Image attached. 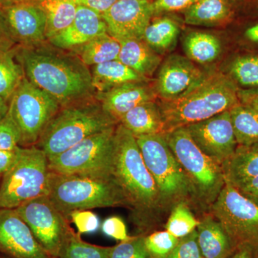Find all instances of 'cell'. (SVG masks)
<instances>
[{
    "instance_id": "d4e9b609",
    "label": "cell",
    "mask_w": 258,
    "mask_h": 258,
    "mask_svg": "<svg viewBox=\"0 0 258 258\" xmlns=\"http://www.w3.org/2000/svg\"><path fill=\"white\" fill-rule=\"evenodd\" d=\"M185 56L194 62L211 64L222 55L220 39L211 32L195 30L186 33L182 42Z\"/></svg>"
},
{
    "instance_id": "30bf717a",
    "label": "cell",
    "mask_w": 258,
    "mask_h": 258,
    "mask_svg": "<svg viewBox=\"0 0 258 258\" xmlns=\"http://www.w3.org/2000/svg\"><path fill=\"white\" fill-rule=\"evenodd\" d=\"M210 213L220 222L235 249L258 245V206L228 181H226Z\"/></svg>"
},
{
    "instance_id": "8fae6325",
    "label": "cell",
    "mask_w": 258,
    "mask_h": 258,
    "mask_svg": "<svg viewBox=\"0 0 258 258\" xmlns=\"http://www.w3.org/2000/svg\"><path fill=\"white\" fill-rule=\"evenodd\" d=\"M116 125L93 134L66 152L48 159L49 169L60 174L111 173L112 151Z\"/></svg>"
},
{
    "instance_id": "bcb514c9",
    "label": "cell",
    "mask_w": 258,
    "mask_h": 258,
    "mask_svg": "<svg viewBox=\"0 0 258 258\" xmlns=\"http://www.w3.org/2000/svg\"><path fill=\"white\" fill-rule=\"evenodd\" d=\"M19 148L14 151L0 150V175H3L14 164L18 157Z\"/></svg>"
},
{
    "instance_id": "db71d44e",
    "label": "cell",
    "mask_w": 258,
    "mask_h": 258,
    "mask_svg": "<svg viewBox=\"0 0 258 258\" xmlns=\"http://www.w3.org/2000/svg\"><path fill=\"white\" fill-rule=\"evenodd\" d=\"M231 2H233V3H241V2H243L244 0H230Z\"/></svg>"
},
{
    "instance_id": "8992f818",
    "label": "cell",
    "mask_w": 258,
    "mask_h": 258,
    "mask_svg": "<svg viewBox=\"0 0 258 258\" xmlns=\"http://www.w3.org/2000/svg\"><path fill=\"white\" fill-rule=\"evenodd\" d=\"M164 135L189 183L193 211L210 213L225 184L222 166L199 149L185 128Z\"/></svg>"
},
{
    "instance_id": "cb8c5ba5",
    "label": "cell",
    "mask_w": 258,
    "mask_h": 258,
    "mask_svg": "<svg viewBox=\"0 0 258 258\" xmlns=\"http://www.w3.org/2000/svg\"><path fill=\"white\" fill-rule=\"evenodd\" d=\"M119 123L135 137L164 134V121L157 101L142 103L130 110Z\"/></svg>"
},
{
    "instance_id": "484cf974",
    "label": "cell",
    "mask_w": 258,
    "mask_h": 258,
    "mask_svg": "<svg viewBox=\"0 0 258 258\" xmlns=\"http://www.w3.org/2000/svg\"><path fill=\"white\" fill-rule=\"evenodd\" d=\"M179 22L172 17H153L146 28L143 40L159 55H164L175 47L181 32Z\"/></svg>"
},
{
    "instance_id": "3957f363",
    "label": "cell",
    "mask_w": 258,
    "mask_h": 258,
    "mask_svg": "<svg viewBox=\"0 0 258 258\" xmlns=\"http://www.w3.org/2000/svg\"><path fill=\"white\" fill-rule=\"evenodd\" d=\"M239 89L227 74L208 72L182 96L171 101H158L164 134L230 111L240 103Z\"/></svg>"
},
{
    "instance_id": "d6986e66",
    "label": "cell",
    "mask_w": 258,
    "mask_h": 258,
    "mask_svg": "<svg viewBox=\"0 0 258 258\" xmlns=\"http://www.w3.org/2000/svg\"><path fill=\"white\" fill-rule=\"evenodd\" d=\"M95 97L105 111L118 123L130 110L142 103L157 99L153 85L146 81L125 83L106 92L96 93Z\"/></svg>"
},
{
    "instance_id": "44dd1931",
    "label": "cell",
    "mask_w": 258,
    "mask_h": 258,
    "mask_svg": "<svg viewBox=\"0 0 258 258\" xmlns=\"http://www.w3.org/2000/svg\"><path fill=\"white\" fill-rule=\"evenodd\" d=\"M235 18L230 0H198L184 11V21L193 26H223Z\"/></svg>"
},
{
    "instance_id": "9c48e42d",
    "label": "cell",
    "mask_w": 258,
    "mask_h": 258,
    "mask_svg": "<svg viewBox=\"0 0 258 258\" xmlns=\"http://www.w3.org/2000/svg\"><path fill=\"white\" fill-rule=\"evenodd\" d=\"M60 108L53 97L25 76L10 98L8 111L20 133V147L35 146Z\"/></svg>"
},
{
    "instance_id": "ac0fdd59",
    "label": "cell",
    "mask_w": 258,
    "mask_h": 258,
    "mask_svg": "<svg viewBox=\"0 0 258 258\" xmlns=\"http://www.w3.org/2000/svg\"><path fill=\"white\" fill-rule=\"evenodd\" d=\"M106 24L99 13L78 5L72 23L48 42L57 48L74 51L98 35L106 33Z\"/></svg>"
},
{
    "instance_id": "f6af8a7d",
    "label": "cell",
    "mask_w": 258,
    "mask_h": 258,
    "mask_svg": "<svg viewBox=\"0 0 258 258\" xmlns=\"http://www.w3.org/2000/svg\"><path fill=\"white\" fill-rule=\"evenodd\" d=\"M117 0H75L77 5L86 7L101 15L111 8Z\"/></svg>"
},
{
    "instance_id": "d6a6232c",
    "label": "cell",
    "mask_w": 258,
    "mask_h": 258,
    "mask_svg": "<svg viewBox=\"0 0 258 258\" xmlns=\"http://www.w3.org/2000/svg\"><path fill=\"white\" fill-rule=\"evenodd\" d=\"M192 211L187 204L180 203L176 205L168 216L166 230L178 239L186 237L196 230L200 221Z\"/></svg>"
},
{
    "instance_id": "8d00e7d4",
    "label": "cell",
    "mask_w": 258,
    "mask_h": 258,
    "mask_svg": "<svg viewBox=\"0 0 258 258\" xmlns=\"http://www.w3.org/2000/svg\"><path fill=\"white\" fill-rule=\"evenodd\" d=\"M20 143L18 129L8 112L0 118V150H16Z\"/></svg>"
},
{
    "instance_id": "7bdbcfd3",
    "label": "cell",
    "mask_w": 258,
    "mask_h": 258,
    "mask_svg": "<svg viewBox=\"0 0 258 258\" xmlns=\"http://www.w3.org/2000/svg\"><path fill=\"white\" fill-rule=\"evenodd\" d=\"M236 189L258 206V176L235 185Z\"/></svg>"
},
{
    "instance_id": "f1b7e54d",
    "label": "cell",
    "mask_w": 258,
    "mask_h": 258,
    "mask_svg": "<svg viewBox=\"0 0 258 258\" xmlns=\"http://www.w3.org/2000/svg\"><path fill=\"white\" fill-rule=\"evenodd\" d=\"M120 50V42L108 32L98 35L87 43L73 51L88 67H92L117 60Z\"/></svg>"
},
{
    "instance_id": "11a10c76",
    "label": "cell",
    "mask_w": 258,
    "mask_h": 258,
    "mask_svg": "<svg viewBox=\"0 0 258 258\" xmlns=\"http://www.w3.org/2000/svg\"><path fill=\"white\" fill-rule=\"evenodd\" d=\"M0 258H10V257H8V256H6V255H1V254H0Z\"/></svg>"
},
{
    "instance_id": "f907efd6",
    "label": "cell",
    "mask_w": 258,
    "mask_h": 258,
    "mask_svg": "<svg viewBox=\"0 0 258 258\" xmlns=\"http://www.w3.org/2000/svg\"><path fill=\"white\" fill-rule=\"evenodd\" d=\"M31 1H37V0H0V6L4 7L7 6V5L15 4V3Z\"/></svg>"
},
{
    "instance_id": "e575fe53",
    "label": "cell",
    "mask_w": 258,
    "mask_h": 258,
    "mask_svg": "<svg viewBox=\"0 0 258 258\" xmlns=\"http://www.w3.org/2000/svg\"><path fill=\"white\" fill-rule=\"evenodd\" d=\"M179 240L167 230L157 231L144 237L146 247L152 258L167 257Z\"/></svg>"
},
{
    "instance_id": "5bb4252c",
    "label": "cell",
    "mask_w": 258,
    "mask_h": 258,
    "mask_svg": "<svg viewBox=\"0 0 258 258\" xmlns=\"http://www.w3.org/2000/svg\"><path fill=\"white\" fill-rule=\"evenodd\" d=\"M207 74L186 56L171 54L161 62L153 87L159 101H174L195 87Z\"/></svg>"
},
{
    "instance_id": "603a6c76",
    "label": "cell",
    "mask_w": 258,
    "mask_h": 258,
    "mask_svg": "<svg viewBox=\"0 0 258 258\" xmlns=\"http://www.w3.org/2000/svg\"><path fill=\"white\" fill-rule=\"evenodd\" d=\"M91 73L95 94L106 92L111 88L127 83L150 81L118 59L92 66Z\"/></svg>"
},
{
    "instance_id": "836d02e7",
    "label": "cell",
    "mask_w": 258,
    "mask_h": 258,
    "mask_svg": "<svg viewBox=\"0 0 258 258\" xmlns=\"http://www.w3.org/2000/svg\"><path fill=\"white\" fill-rule=\"evenodd\" d=\"M111 247L88 243L74 232L66 241L57 258H108Z\"/></svg>"
},
{
    "instance_id": "74e56055",
    "label": "cell",
    "mask_w": 258,
    "mask_h": 258,
    "mask_svg": "<svg viewBox=\"0 0 258 258\" xmlns=\"http://www.w3.org/2000/svg\"><path fill=\"white\" fill-rule=\"evenodd\" d=\"M166 258H204L199 247L197 230L179 239L176 247Z\"/></svg>"
},
{
    "instance_id": "e0dca14e",
    "label": "cell",
    "mask_w": 258,
    "mask_h": 258,
    "mask_svg": "<svg viewBox=\"0 0 258 258\" xmlns=\"http://www.w3.org/2000/svg\"><path fill=\"white\" fill-rule=\"evenodd\" d=\"M0 252L10 258H55L42 248L15 209H0Z\"/></svg>"
},
{
    "instance_id": "9a60e30c",
    "label": "cell",
    "mask_w": 258,
    "mask_h": 258,
    "mask_svg": "<svg viewBox=\"0 0 258 258\" xmlns=\"http://www.w3.org/2000/svg\"><path fill=\"white\" fill-rule=\"evenodd\" d=\"M107 32L118 41L143 39L153 17L152 3L147 0H117L102 15Z\"/></svg>"
},
{
    "instance_id": "ab89813d",
    "label": "cell",
    "mask_w": 258,
    "mask_h": 258,
    "mask_svg": "<svg viewBox=\"0 0 258 258\" xmlns=\"http://www.w3.org/2000/svg\"><path fill=\"white\" fill-rule=\"evenodd\" d=\"M237 43L243 51L258 52V20L240 28L237 33Z\"/></svg>"
},
{
    "instance_id": "7402d4cb",
    "label": "cell",
    "mask_w": 258,
    "mask_h": 258,
    "mask_svg": "<svg viewBox=\"0 0 258 258\" xmlns=\"http://www.w3.org/2000/svg\"><path fill=\"white\" fill-rule=\"evenodd\" d=\"M120 42L118 60L137 74L150 80L162 62L161 55L143 39H132Z\"/></svg>"
},
{
    "instance_id": "60d3db41",
    "label": "cell",
    "mask_w": 258,
    "mask_h": 258,
    "mask_svg": "<svg viewBox=\"0 0 258 258\" xmlns=\"http://www.w3.org/2000/svg\"><path fill=\"white\" fill-rule=\"evenodd\" d=\"M101 230L105 235L120 242L128 240L132 237L128 235L124 221L118 216L106 218L102 223Z\"/></svg>"
},
{
    "instance_id": "816d5d0a",
    "label": "cell",
    "mask_w": 258,
    "mask_h": 258,
    "mask_svg": "<svg viewBox=\"0 0 258 258\" xmlns=\"http://www.w3.org/2000/svg\"><path fill=\"white\" fill-rule=\"evenodd\" d=\"M252 257L253 258H258V245L252 247Z\"/></svg>"
},
{
    "instance_id": "6f0895ef",
    "label": "cell",
    "mask_w": 258,
    "mask_h": 258,
    "mask_svg": "<svg viewBox=\"0 0 258 258\" xmlns=\"http://www.w3.org/2000/svg\"><path fill=\"white\" fill-rule=\"evenodd\" d=\"M147 1H150V2H152V0H147Z\"/></svg>"
},
{
    "instance_id": "ffe728a7",
    "label": "cell",
    "mask_w": 258,
    "mask_h": 258,
    "mask_svg": "<svg viewBox=\"0 0 258 258\" xmlns=\"http://www.w3.org/2000/svg\"><path fill=\"white\" fill-rule=\"evenodd\" d=\"M199 221L196 230L204 258H227L235 250L230 237L211 213L202 215Z\"/></svg>"
},
{
    "instance_id": "7a4b0ae2",
    "label": "cell",
    "mask_w": 258,
    "mask_h": 258,
    "mask_svg": "<svg viewBox=\"0 0 258 258\" xmlns=\"http://www.w3.org/2000/svg\"><path fill=\"white\" fill-rule=\"evenodd\" d=\"M16 57L25 78L53 97L60 107L95 96L91 69L73 51L46 42L36 46H17Z\"/></svg>"
},
{
    "instance_id": "2e32d148",
    "label": "cell",
    "mask_w": 258,
    "mask_h": 258,
    "mask_svg": "<svg viewBox=\"0 0 258 258\" xmlns=\"http://www.w3.org/2000/svg\"><path fill=\"white\" fill-rule=\"evenodd\" d=\"M10 35L18 46L32 47L47 41V19L37 1L1 7Z\"/></svg>"
},
{
    "instance_id": "f35d334b",
    "label": "cell",
    "mask_w": 258,
    "mask_h": 258,
    "mask_svg": "<svg viewBox=\"0 0 258 258\" xmlns=\"http://www.w3.org/2000/svg\"><path fill=\"white\" fill-rule=\"evenodd\" d=\"M70 222L76 225L79 234L93 233L100 227V220L91 210H76L69 215Z\"/></svg>"
},
{
    "instance_id": "6da1fadb",
    "label": "cell",
    "mask_w": 258,
    "mask_h": 258,
    "mask_svg": "<svg viewBox=\"0 0 258 258\" xmlns=\"http://www.w3.org/2000/svg\"><path fill=\"white\" fill-rule=\"evenodd\" d=\"M111 172L123 194L138 235L145 236L166 216L137 138L120 123L115 127Z\"/></svg>"
},
{
    "instance_id": "9f6ffc18",
    "label": "cell",
    "mask_w": 258,
    "mask_h": 258,
    "mask_svg": "<svg viewBox=\"0 0 258 258\" xmlns=\"http://www.w3.org/2000/svg\"><path fill=\"white\" fill-rule=\"evenodd\" d=\"M2 176H3V175H0V181H1Z\"/></svg>"
},
{
    "instance_id": "4fadbf2b",
    "label": "cell",
    "mask_w": 258,
    "mask_h": 258,
    "mask_svg": "<svg viewBox=\"0 0 258 258\" xmlns=\"http://www.w3.org/2000/svg\"><path fill=\"white\" fill-rule=\"evenodd\" d=\"M184 128L199 149L221 166L232 157L238 146L230 111Z\"/></svg>"
},
{
    "instance_id": "7c38bea8",
    "label": "cell",
    "mask_w": 258,
    "mask_h": 258,
    "mask_svg": "<svg viewBox=\"0 0 258 258\" xmlns=\"http://www.w3.org/2000/svg\"><path fill=\"white\" fill-rule=\"evenodd\" d=\"M30 227L42 248L57 258L74 229L70 220L51 203L47 195L33 199L15 209Z\"/></svg>"
},
{
    "instance_id": "b9f144b4",
    "label": "cell",
    "mask_w": 258,
    "mask_h": 258,
    "mask_svg": "<svg viewBox=\"0 0 258 258\" xmlns=\"http://www.w3.org/2000/svg\"><path fill=\"white\" fill-rule=\"evenodd\" d=\"M198 0H152V7L154 16L184 11Z\"/></svg>"
},
{
    "instance_id": "1f68e13d",
    "label": "cell",
    "mask_w": 258,
    "mask_h": 258,
    "mask_svg": "<svg viewBox=\"0 0 258 258\" xmlns=\"http://www.w3.org/2000/svg\"><path fill=\"white\" fill-rule=\"evenodd\" d=\"M16 47L0 52V96L8 102L25 78L23 67L16 57Z\"/></svg>"
},
{
    "instance_id": "83f0119b",
    "label": "cell",
    "mask_w": 258,
    "mask_h": 258,
    "mask_svg": "<svg viewBox=\"0 0 258 258\" xmlns=\"http://www.w3.org/2000/svg\"><path fill=\"white\" fill-rule=\"evenodd\" d=\"M225 74L239 90H258V52H236L227 62Z\"/></svg>"
},
{
    "instance_id": "c3c4849f",
    "label": "cell",
    "mask_w": 258,
    "mask_h": 258,
    "mask_svg": "<svg viewBox=\"0 0 258 258\" xmlns=\"http://www.w3.org/2000/svg\"><path fill=\"white\" fill-rule=\"evenodd\" d=\"M227 258H253L252 247L248 245L237 247Z\"/></svg>"
},
{
    "instance_id": "ee69618b",
    "label": "cell",
    "mask_w": 258,
    "mask_h": 258,
    "mask_svg": "<svg viewBox=\"0 0 258 258\" xmlns=\"http://www.w3.org/2000/svg\"><path fill=\"white\" fill-rule=\"evenodd\" d=\"M16 46L18 45L10 35L3 10L0 6V52L12 50Z\"/></svg>"
},
{
    "instance_id": "277c9868",
    "label": "cell",
    "mask_w": 258,
    "mask_h": 258,
    "mask_svg": "<svg viewBox=\"0 0 258 258\" xmlns=\"http://www.w3.org/2000/svg\"><path fill=\"white\" fill-rule=\"evenodd\" d=\"M47 196L69 220L70 214L76 210L128 208L111 173L60 174L50 171Z\"/></svg>"
},
{
    "instance_id": "5b68a950",
    "label": "cell",
    "mask_w": 258,
    "mask_h": 258,
    "mask_svg": "<svg viewBox=\"0 0 258 258\" xmlns=\"http://www.w3.org/2000/svg\"><path fill=\"white\" fill-rule=\"evenodd\" d=\"M118 124L93 96L60 107L35 146L51 159L90 136Z\"/></svg>"
},
{
    "instance_id": "f546056e",
    "label": "cell",
    "mask_w": 258,
    "mask_h": 258,
    "mask_svg": "<svg viewBox=\"0 0 258 258\" xmlns=\"http://www.w3.org/2000/svg\"><path fill=\"white\" fill-rule=\"evenodd\" d=\"M47 19V41L72 23L78 5L75 0H37Z\"/></svg>"
},
{
    "instance_id": "52a82bcc",
    "label": "cell",
    "mask_w": 258,
    "mask_h": 258,
    "mask_svg": "<svg viewBox=\"0 0 258 258\" xmlns=\"http://www.w3.org/2000/svg\"><path fill=\"white\" fill-rule=\"evenodd\" d=\"M142 157L157 184L166 216L180 203L193 210L189 183L164 134L136 137Z\"/></svg>"
},
{
    "instance_id": "f5cc1de1",
    "label": "cell",
    "mask_w": 258,
    "mask_h": 258,
    "mask_svg": "<svg viewBox=\"0 0 258 258\" xmlns=\"http://www.w3.org/2000/svg\"><path fill=\"white\" fill-rule=\"evenodd\" d=\"M254 10L258 13V0H254Z\"/></svg>"
},
{
    "instance_id": "4dcf8cb0",
    "label": "cell",
    "mask_w": 258,
    "mask_h": 258,
    "mask_svg": "<svg viewBox=\"0 0 258 258\" xmlns=\"http://www.w3.org/2000/svg\"><path fill=\"white\" fill-rule=\"evenodd\" d=\"M231 121L238 146L258 143V111L239 103L230 110Z\"/></svg>"
},
{
    "instance_id": "d590c367",
    "label": "cell",
    "mask_w": 258,
    "mask_h": 258,
    "mask_svg": "<svg viewBox=\"0 0 258 258\" xmlns=\"http://www.w3.org/2000/svg\"><path fill=\"white\" fill-rule=\"evenodd\" d=\"M144 235L133 236L111 247L108 258H152L146 247Z\"/></svg>"
},
{
    "instance_id": "4316f807",
    "label": "cell",
    "mask_w": 258,
    "mask_h": 258,
    "mask_svg": "<svg viewBox=\"0 0 258 258\" xmlns=\"http://www.w3.org/2000/svg\"><path fill=\"white\" fill-rule=\"evenodd\" d=\"M222 168L225 181L233 186L258 176V143L237 146L232 157Z\"/></svg>"
},
{
    "instance_id": "7dc6e473",
    "label": "cell",
    "mask_w": 258,
    "mask_h": 258,
    "mask_svg": "<svg viewBox=\"0 0 258 258\" xmlns=\"http://www.w3.org/2000/svg\"><path fill=\"white\" fill-rule=\"evenodd\" d=\"M238 94L241 103L248 105L258 111V90H251V91L239 90Z\"/></svg>"
},
{
    "instance_id": "681fc988",
    "label": "cell",
    "mask_w": 258,
    "mask_h": 258,
    "mask_svg": "<svg viewBox=\"0 0 258 258\" xmlns=\"http://www.w3.org/2000/svg\"><path fill=\"white\" fill-rule=\"evenodd\" d=\"M8 108H9V102L0 96V118L8 113Z\"/></svg>"
},
{
    "instance_id": "ba28073f",
    "label": "cell",
    "mask_w": 258,
    "mask_h": 258,
    "mask_svg": "<svg viewBox=\"0 0 258 258\" xmlns=\"http://www.w3.org/2000/svg\"><path fill=\"white\" fill-rule=\"evenodd\" d=\"M50 172L48 158L41 149L20 147L14 164L2 176L0 209H16L47 195Z\"/></svg>"
}]
</instances>
